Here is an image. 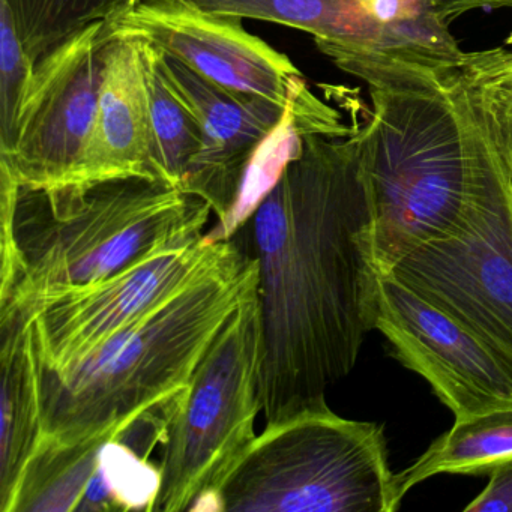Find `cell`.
Masks as SVG:
<instances>
[{
	"instance_id": "cell-1",
	"label": "cell",
	"mask_w": 512,
	"mask_h": 512,
	"mask_svg": "<svg viewBox=\"0 0 512 512\" xmlns=\"http://www.w3.org/2000/svg\"><path fill=\"white\" fill-rule=\"evenodd\" d=\"M277 179L232 233L257 262L266 422L325 397L374 331V211L353 130H293Z\"/></svg>"
},
{
	"instance_id": "cell-2",
	"label": "cell",
	"mask_w": 512,
	"mask_h": 512,
	"mask_svg": "<svg viewBox=\"0 0 512 512\" xmlns=\"http://www.w3.org/2000/svg\"><path fill=\"white\" fill-rule=\"evenodd\" d=\"M319 50L370 94L371 109L353 134L373 203L376 262L388 274L410 251L457 232L470 208L512 173L458 67Z\"/></svg>"
},
{
	"instance_id": "cell-3",
	"label": "cell",
	"mask_w": 512,
	"mask_h": 512,
	"mask_svg": "<svg viewBox=\"0 0 512 512\" xmlns=\"http://www.w3.org/2000/svg\"><path fill=\"white\" fill-rule=\"evenodd\" d=\"M211 214L205 200L163 179L32 188L0 161V316L28 320L53 296L200 241Z\"/></svg>"
},
{
	"instance_id": "cell-4",
	"label": "cell",
	"mask_w": 512,
	"mask_h": 512,
	"mask_svg": "<svg viewBox=\"0 0 512 512\" xmlns=\"http://www.w3.org/2000/svg\"><path fill=\"white\" fill-rule=\"evenodd\" d=\"M220 260L148 316L64 371L41 367V442L122 437L187 389L215 335L259 277L235 235ZM41 365V364H40Z\"/></svg>"
},
{
	"instance_id": "cell-5",
	"label": "cell",
	"mask_w": 512,
	"mask_h": 512,
	"mask_svg": "<svg viewBox=\"0 0 512 512\" xmlns=\"http://www.w3.org/2000/svg\"><path fill=\"white\" fill-rule=\"evenodd\" d=\"M385 430L329 409L325 397L266 422L212 496L230 512H394Z\"/></svg>"
},
{
	"instance_id": "cell-6",
	"label": "cell",
	"mask_w": 512,
	"mask_h": 512,
	"mask_svg": "<svg viewBox=\"0 0 512 512\" xmlns=\"http://www.w3.org/2000/svg\"><path fill=\"white\" fill-rule=\"evenodd\" d=\"M262 362L256 281L215 335L187 389L170 403L160 488L151 511H197L211 503L256 439L254 424L263 412Z\"/></svg>"
},
{
	"instance_id": "cell-7",
	"label": "cell",
	"mask_w": 512,
	"mask_h": 512,
	"mask_svg": "<svg viewBox=\"0 0 512 512\" xmlns=\"http://www.w3.org/2000/svg\"><path fill=\"white\" fill-rule=\"evenodd\" d=\"M242 22L203 13L184 0H139L109 25L115 35L146 41L230 94L292 110L295 128L334 136L349 133L352 125L311 94L290 58L245 31Z\"/></svg>"
},
{
	"instance_id": "cell-8",
	"label": "cell",
	"mask_w": 512,
	"mask_h": 512,
	"mask_svg": "<svg viewBox=\"0 0 512 512\" xmlns=\"http://www.w3.org/2000/svg\"><path fill=\"white\" fill-rule=\"evenodd\" d=\"M388 274L457 320L512 377V175L470 208L457 232L410 251Z\"/></svg>"
},
{
	"instance_id": "cell-9",
	"label": "cell",
	"mask_w": 512,
	"mask_h": 512,
	"mask_svg": "<svg viewBox=\"0 0 512 512\" xmlns=\"http://www.w3.org/2000/svg\"><path fill=\"white\" fill-rule=\"evenodd\" d=\"M113 38L109 22L94 23L38 59L20 106L13 151L0 154L23 187L74 181L94 127Z\"/></svg>"
},
{
	"instance_id": "cell-10",
	"label": "cell",
	"mask_w": 512,
	"mask_h": 512,
	"mask_svg": "<svg viewBox=\"0 0 512 512\" xmlns=\"http://www.w3.org/2000/svg\"><path fill=\"white\" fill-rule=\"evenodd\" d=\"M232 239L205 236L170 248L110 280L53 296L32 308L41 367L64 371L104 341L157 310L229 250Z\"/></svg>"
},
{
	"instance_id": "cell-11",
	"label": "cell",
	"mask_w": 512,
	"mask_h": 512,
	"mask_svg": "<svg viewBox=\"0 0 512 512\" xmlns=\"http://www.w3.org/2000/svg\"><path fill=\"white\" fill-rule=\"evenodd\" d=\"M392 356L430 383L455 419L512 404V377L457 320L380 274L376 322Z\"/></svg>"
},
{
	"instance_id": "cell-12",
	"label": "cell",
	"mask_w": 512,
	"mask_h": 512,
	"mask_svg": "<svg viewBox=\"0 0 512 512\" xmlns=\"http://www.w3.org/2000/svg\"><path fill=\"white\" fill-rule=\"evenodd\" d=\"M157 58L167 82L202 127V149L188 170L182 191L205 200L217 215L220 232L211 239L230 238L254 158L295 116L272 101L230 94L160 50Z\"/></svg>"
},
{
	"instance_id": "cell-13",
	"label": "cell",
	"mask_w": 512,
	"mask_h": 512,
	"mask_svg": "<svg viewBox=\"0 0 512 512\" xmlns=\"http://www.w3.org/2000/svg\"><path fill=\"white\" fill-rule=\"evenodd\" d=\"M149 142L145 43L115 35L107 52L94 127L71 184L128 176L155 178Z\"/></svg>"
},
{
	"instance_id": "cell-14",
	"label": "cell",
	"mask_w": 512,
	"mask_h": 512,
	"mask_svg": "<svg viewBox=\"0 0 512 512\" xmlns=\"http://www.w3.org/2000/svg\"><path fill=\"white\" fill-rule=\"evenodd\" d=\"M0 512H11L43 440L41 365L34 323L0 316Z\"/></svg>"
},
{
	"instance_id": "cell-15",
	"label": "cell",
	"mask_w": 512,
	"mask_h": 512,
	"mask_svg": "<svg viewBox=\"0 0 512 512\" xmlns=\"http://www.w3.org/2000/svg\"><path fill=\"white\" fill-rule=\"evenodd\" d=\"M215 16L259 20L307 32L320 47L400 55L385 0H184Z\"/></svg>"
},
{
	"instance_id": "cell-16",
	"label": "cell",
	"mask_w": 512,
	"mask_h": 512,
	"mask_svg": "<svg viewBox=\"0 0 512 512\" xmlns=\"http://www.w3.org/2000/svg\"><path fill=\"white\" fill-rule=\"evenodd\" d=\"M512 460V404L455 419L451 430L437 437L407 469L394 475L398 502L415 485L440 473L490 475Z\"/></svg>"
},
{
	"instance_id": "cell-17",
	"label": "cell",
	"mask_w": 512,
	"mask_h": 512,
	"mask_svg": "<svg viewBox=\"0 0 512 512\" xmlns=\"http://www.w3.org/2000/svg\"><path fill=\"white\" fill-rule=\"evenodd\" d=\"M145 43L149 101V161L155 178L182 190L191 164L203 145L202 127L190 107L167 82L157 49Z\"/></svg>"
},
{
	"instance_id": "cell-18",
	"label": "cell",
	"mask_w": 512,
	"mask_h": 512,
	"mask_svg": "<svg viewBox=\"0 0 512 512\" xmlns=\"http://www.w3.org/2000/svg\"><path fill=\"white\" fill-rule=\"evenodd\" d=\"M10 8L17 34L37 64L50 50L76 32L100 22H113L139 0H2Z\"/></svg>"
},
{
	"instance_id": "cell-19",
	"label": "cell",
	"mask_w": 512,
	"mask_h": 512,
	"mask_svg": "<svg viewBox=\"0 0 512 512\" xmlns=\"http://www.w3.org/2000/svg\"><path fill=\"white\" fill-rule=\"evenodd\" d=\"M34 68L35 62L17 34L10 8L0 0V154L13 151L20 106Z\"/></svg>"
},
{
	"instance_id": "cell-20",
	"label": "cell",
	"mask_w": 512,
	"mask_h": 512,
	"mask_svg": "<svg viewBox=\"0 0 512 512\" xmlns=\"http://www.w3.org/2000/svg\"><path fill=\"white\" fill-rule=\"evenodd\" d=\"M466 512H512V460L490 473V482L464 508Z\"/></svg>"
},
{
	"instance_id": "cell-21",
	"label": "cell",
	"mask_w": 512,
	"mask_h": 512,
	"mask_svg": "<svg viewBox=\"0 0 512 512\" xmlns=\"http://www.w3.org/2000/svg\"><path fill=\"white\" fill-rule=\"evenodd\" d=\"M497 5L505 8V10H512V0H496Z\"/></svg>"
},
{
	"instance_id": "cell-22",
	"label": "cell",
	"mask_w": 512,
	"mask_h": 512,
	"mask_svg": "<svg viewBox=\"0 0 512 512\" xmlns=\"http://www.w3.org/2000/svg\"><path fill=\"white\" fill-rule=\"evenodd\" d=\"M503 43H509V44H512V34H511V35H509V37H508V38H506V40H505V41H503Z\"/></svg>"
}]
</instances>
